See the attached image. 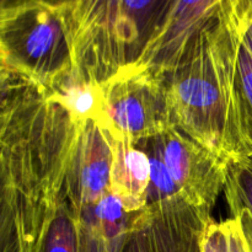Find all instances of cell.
<instances>
[{
	"instance_id": "6da1fadb",
	"label": "cell",
	"mask_w": 252,
	"mask_h": 252,
	"mask_svg": "<svg viewBox=\"0 0 252 252\" xmlns=\"http://www.w3.org/2000/svg\"><path fill=\"white\" fill-rule=\"evenodd\" d=\"M236 0L165 74L172 125L228 167L252 158L236 65Z\"/></svg>"
},
{
	"instance_id": "7a4b0ae2",
	"label": "cell",
	"mask_w": 252,
	"mask_h": 252,
	"mask_svg": "<svg viewBox=\"0 0 252 252\" xmlns=\"http://www.w3.org/2000/svg\"><path fill=\"white\" fill-rule=\"evenodd\" d=\"M2 70L44 91L80 73L75 31L66 0H30L1 9Z\"/></svg>"
},
{
	"instance_id": "3957f363",
	"label": "cell",
	"mask_w": 252,
	"mask_h": 252,
	"mask_svg": "<svg viewBox=\"0 0 252 252\" xmlns=\"http://www.w3.org/2000/svg\"><path fill=\"white\" fill-rule=\"evenodd\" d=\"M100 84L102 111L96 123L111 137L134 145L174 126L164 76L130 63Z\"/></svg>"
},
{
	"instance_id": "277c9868",
	"label": "cell",
	"mask_w": 252,
	"mask_h": 252,
	"mask_svg": "<svg viewBox=\"0 0 252 252\" xmlns=\"http://www.w3.org/2000/svg\"><path fill=\"white\" fill-rule=\"evenodd\" d=\"M134 145L149 157L150 166L171 177L180 198L203 211L213 208L229 170L216 155L175 126Z\"/></svg>"
},
{
	"instance_id": "5b68a950",
	"label": "cell",
	"mask_w": 252,
	"mask_h": 252,
	"mask_svg": "<svg viewBox=\"0 0 252 252\" xmlns=\"http://www.w3.org/2000/svg\"><path fill=\"white\" fill-rule=\"evenodd\" d=\"M209 220L181 198L154 202L138 212L120 252H203Z\"/></svg>"
},
{
	"instance_id": "8992f818",
	"label": "cell",
	"mask_w": 252,
	"mask_h": 252,
	"mask_svg": "<svg viewBox=\"0 0 252 252\" xmlns=\"http://www.w3.org/2000/svg\"><path fill=\"white\" fill-rule=\"evenodd\" d=\"M231 0H176L161 29L137 62L162 76L181 61L197 37L219 19Z\"/></svg>"
},
{
	"instance_id": "52a82bcc",
	"label": "cell",
	"mask_w": 252,
	"mask_h": 252,
	"mask_svg": "<svg viewBox=\"0 0 252 252\" xmlns=\"http://www.w3.org/2000/svg\"><path fill=\"white\" fill-rule=\"evenodd\" d=\"M112 149L110 189L125 208L138 213L148 204L152 166L149 157L135 145L111 137L105 132Z\"/></svg>"
},
{
	"instance_id": "ba28073f",
	"label": "cell",
	"mask_w": 252,
	"mask_h": 252,
	"mask_svg": "<svg viewBox=\"0 0 252 252\" xmlns=\"http://www.w3.org/2000/svg\"><path fill=\"white\" fill-rule=\"evenodd\" d=\"M46 95L58 103L75 125L83 126L89 121L97 122L100 118L102 111L101 84L83 74H71L52 90L46 91Z\"/></svg>"
},
{
	"instance_id": "9c48e42d",
	"label": "cell",
	"mask_w": 252,
	"mask_h": 252,
	"mask_svg": "<svg viewBox=\"0 0 252 252\" xmlns=\"http://www.w3.org/2000/svg\"><path fill=\"white\" fill-rule=\"evenodd\" d=\"M64 202L65 197H61L57 207L51 206L38 252H80V218L73 198L68 207Z\"/></svg>"
},
{
	"instance_id": "30bf717a",
	"label": "cell",
	"mask_w": 252,
	"mask_h": 252,
	"mask_svg": "<svg viewBox=\"0 0 252 252\" xmlns=\"http://www.w3.org/2000/svg\"><path fill=\"white\" fill-rule=\"evenodd\" d=\"M243 26V9L236 4V65H238L239 88L243 100L246 128L252 144V49L241 33Z\"/></svg>"
},
{
	"instance_id": "8fae6325",
	"label": "cell",
	"mask_w": 252,
	"mask_h": 252,
	"mask_svg": "<svg viewBox=\"0 0 252 252\" xmlns=\"http://www.w3.org/2000/svg\"><path fill=\"white\" fill-rule=\"evenodd\" d=\"M225 189L230 206L246 207L252 213V158L229 167Z\"/></svg>"
},
{
	"instance_id": "7c38bea8",
	"label": "cell",
	"mask_w": 252,
	"mask_h": 252,
	"mask_svg": "<svg viewBox=\"0 0 252 252\" xmlns=\"http://www.w3.org/2000/svg\"><path fill=\"white\" fill-rule=\"evenodd\" d=\"M203 252H228L223 223L209 220L203 235Z\"/></svg>"
},
{
	"instance_id": "4fadbf2b",
	"label": "cell",
	"mask_w": 252,
	"mask_h": 252,
	"mask_svg": "<svg viewBox=\"0 0 252 252\" xmlns=\"http://www.w3.org/2000/svg\"><path fill=\"white\" fill-rule=\"evenodd\" d=\"M81 225V243L80 252H110L107 244L101 236L94 233L90 228L80 221Z\"/></svg>"
},
{
	"instance_id": "5bb4252c",
	"label": "cell",
	"mask_w": 252,
	"mask_h": 252,
	"mask_svg": "<svg viewBox=\"0 0 252 252\" xmlns=\"http://www.w3.org/2000/svg\"><path fill=\"white\" fill-rule=\"evenodd\" d=\"M241 33L252 49V0H246L245 6H244Z\"/></svg>"
},
{
	"instance_id": "9a60e30c",
	"label": "cell",
	"mask_w": 252,
	"mask_h": 252,
	"mask_svg": "<svg viewBox=\"0 0 252 252\" xmlns=\"http://www.w3.org/2000/svg\"><path fill=\"white\" fill-rule=\"evenodd\" d=\"M25 1H30V0H0V4H1V9H6V7L15 6V5L22 4ZM43 1L48 2H59L61 0H43Z\"/></svg>"
}]
</instances>
